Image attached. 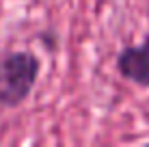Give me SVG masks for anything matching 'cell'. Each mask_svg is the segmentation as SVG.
Segmentation results:
<instances>
[{"instance_id": "cell-2", "label": "cell", "mask_w": 149, "mask_h": 147, "mask_svg": "<svg viewBox=\"0 0 149 147\" xmlns=\"http://www.w3.org/2000/svg\"><path fill=\"white\" fill-rule=\"evenodd\" d=\"M117 72L127 82L149 89V37L136 45H125L117 54Z\"/></svg>"}, {"instance_id": "cell-1", "label": "cell", "mask_w": 149, "mask_h": 147, "mask_svg": "<svg viewBox=\"0 0 149 147\" xmlns=\"http://www.w3.org/2000/svg\"><path fill=\"white\" fill-rule=\"evenodd\" d=\"M41 61L30 50H15L0 56V106L17 108L30 98L39 80Z\"/></svg>"}]
</instances>
